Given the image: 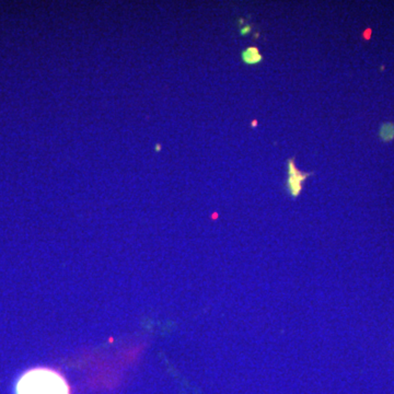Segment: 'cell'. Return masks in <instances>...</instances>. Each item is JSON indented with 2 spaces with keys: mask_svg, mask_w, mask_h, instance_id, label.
<instances>
[{
  "mask_svg": "<svg viewBox=\"0 0 394 394\" xmlns=\"http://www.w3.org/2000/svg\"><path fill=\"white\" fill-rule=\"evenodd\" d=\"M16 394H70V388L62 374L53 369H30L18 379Z\"/></svg>",
  "mask_w": 394,
  "mask_h": 394,
  "instance_id": "cell-1",
  "label": "cell"
},
{
  "mask_svg": "<svg viewBox=\"0 0 394 394\" xmlns=\"http://www.w3.org/2000/svg\"><path fill=\"white\" fill-rule=\"evenodd\" d=\"M288 180H287V186H288L291 196H298L301 189H302V184L311 173H302L301 171L297 169L294 162V159L288 160Z\"/></svg>",
  "mask_w": 394,
  "mask_h": 394,
  "instance_id": "cell-2",
  "label": "cell"
},
{
  "mask_svg": "<svg viewBox=\"0 0 394 394\" xmlns=\"http://www.w3.org/2000/svg\"><path fill=\"white\" fill-rule=\"evenodd\" d=\"M241 58L245 65L252 66V65H257L263 60V55L259 53V50L255 46H250L245 48L241 53Z\"/></svg>",
  "mask_w": 394,
  "mask_h": 394,
  "instance_id": "cell-3",
  "label": "cell"
},
{
  "mask_svg": "<svg viewBox=\"0 0 394 394\" xmlns=\"http://www.w3.org/2000/svg\"><path fill=\"white\" fill-rule=\"evenodd\" d=\"M379 138L384 142H389L394 139V124L384 123L380 126Z\"/></svg>",
  "mask_w": 394,
  "mask_h": 394,
  "instance_id": "cell-4",
  "label": "cell"
},
{
  "mask_svg": "<svg viewBox=\"0 0 394 394\" xmlns=\"http://www.w3.org/2000/svg\"><path fill=\"white\" fill-rule=\"evenodd\" d=\"M251 31H252V27H251V26H250V25H245L244 27H242V29H241L240 34H241V35H247V34H249Z\"/></svg>",
  "mask_w": 394,
  "mask_h": 394,
  "instance_id": "cell-5",
  "label": "cell"
},
{
  "mask_svg": "<svg viewBox=\"0 0 394 394\" xmlns=\"http://www.w3.org/2000/svg\"><path fill=\"white\" fill-rule=\"evenodd\" d=\"M256 124H257V123L255 122V120H254V122L252 123V125H253V126H256Z\"/></svg>",
  "mask_w": 394,
  "mask_h": 394,
  "instance_id": "cell-6",
  "label": "cell"
}]
</instances>
